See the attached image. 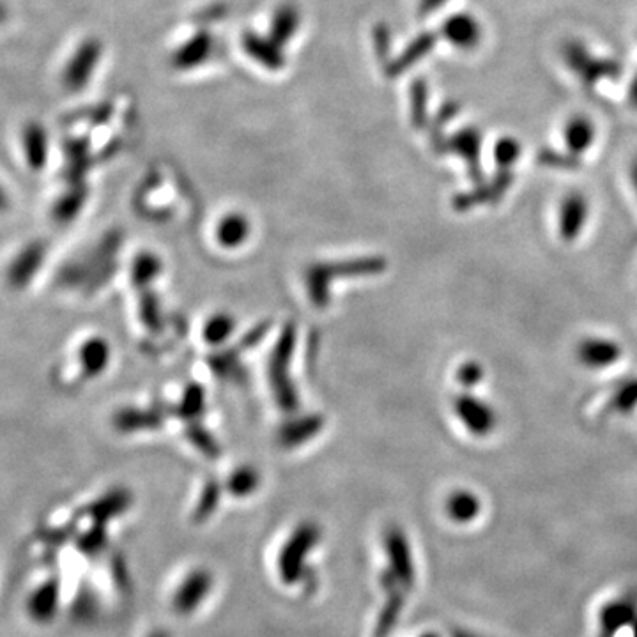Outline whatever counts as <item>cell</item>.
Returning a JSON list of instances; mask_svg holds the SVG:
<instances>
[{
  "label": "cell",
  "mask_w": 637,
  "mask_h": 637,
  "mask_svg": "<svg viewBox=\"0 0 637 637\" xmlns=\"http://www.w3.org/2000/svg\"><path fill=\"white\" fill-rule=\"evenodd\" d=\"M319 540H321V530L315 526L314 522H305L294 530L278 556V574L285 584L305 583L308 586L315 584V579L310 581L312 572L305 561L317 547Z\"/></svg>",
  "instance_id": "1"
},
{
  "label": "cell",
  "mask_w": 637,
  "mask_h": 637,
  "mask_svg": "<svg viewBox=\"0 0 637 637\" xmlns=\"http://www.w3.org/2000/svg\"><path fill=\"white\" fill-rule=\"evenodd\" d=\"M101 57H103V43L98 38H85L75 52L71 54L70 59L64 66L62 71V85L71 91V93H80L84 91L89 82L93 80L94 73L100 66Z\"/></svg>",
  "instance_id": "2"
},
{
  "label": "cell",
  "mask_w": 637,
  "mask_h": 637,
  "mask_svg": "<svg viewBox=\"0 0 637 637\" xmlns=\"http://www.w3.org/2000/svg\"><path fill=\"white\" fill-rule=\"evenodd\" d=\"M383 259H360V261L344 262V264H326L317 266L308 275V285L310 292L317 305H324L326 298V282L331 277H344V275H369V273H379L383 271Z\"/></svg>",
  "instance_id": "3"
},
{
  "label": "cell",
  "mask_w": 637,
  "mask_h": 637,
  "mask_svg": "<svg viewBox=\"0 0 637 637\" xmlns=\"http://www.w3.org/2000/svg\"><path fill=\"white\" fill-rule=\"evenodd\" d=\"M441 36L450 47L461 52H473L484 41V25L473 13H453L441 25Z\"/></svg>",
  "instance_id": "4"
},
{
  "label": "cell",
  "mask_w": 637,
  "mask_h": 637,
  "mask_svg": "<svg viewBox=\"0 0 637 637\" xmlns=\"http://www.w3.org/2000/svg\"><path fill=\"white\" fill-rule=\"evenodd\" d=\"M455 415L459 416L462 425L473 434V436H489L498 427V413L494 411L491 404L485 400L476 399L469 393L459 395L455 402Z\"/></svg>",
  "instance_id": "5"
},
{
  "label": "cell",
  "mask_w": 637,
  "mask_h": 637,
  "mask_svg": "<svg viewBox=\"0 0 637 637\" xmlns=\"http://www.w3.org/2000/svg\"><path fill=\"white\" fill-rule=\"evenodd\" d=\"M590 220V200L581 192H570L558 209V231L565 243H574Z\"/></svg>",
  "instance_id": "6"
},
{
  "label": "cell",
  "mask_w": 637,
  "mask_h": 637,
  "mask_svg": "<svg viewBox=\"0 0 637 637\" xmlns=\"http://www.w3.org/2000/svg\"><path fill=\"white\" fill-rule=\"evenodd\" d=\"M384 547L388 556V568L399 579L404 590H411L415 584V561L407 544L406 535L399 528L386 531Z\"/></svg>",
  "instance_id": "7"
},
{
  "label": "cell",
  "mask_w": 637,
  "mask_h": 637,
  "mask_svg": "<svg viewBox=\"0 0 637 637\" xmlns=\"http://www.w3.org/2000/svg\"><path fill=\"white\" fill-rule=\"evenodd\" d=\"M623 349L616 340L607 337H584L576 347V358L590 370H604L618 363Z\"/></svg>",
  "instance_id": "8"
},
{
  "label": "cell",
  "mask_w": 637,
  "mask_h": 637,
  "mask_svg": "<svg viewBox=\"0 0 637 637\" xmlns=\"http://www.w3.org/2000/svg\"><path fill=\"white\" fill-rule=\"evenodd\" d=\"M213 584H215L213 576L206 568L193 570L177 588L174 595V609L185 616L195 613L204 604V600L208 599L209 593L213 590Z\"/></svg>",
  "instance_id": "9"
},
{
  "label": "cell",
  "mask_w": 637,
  "mask_h": 637,
  "mask_svg": "<svg viewBox=\"0 0 637 637\" xmlns=\"http://www.w3.org/2000/svg\"><path fill=\"white\" fill-rule=\"evenodd\" d=\"M292 344H294V331H292V328H287L282 338H280V344H278L275 356L271 360V379H273V384H275V392H277L280 404L287 407V409L296 407L294 388H292L289 379L285 376L287 363H289V358H291Z\"/></svg>",
  "instance_id": "10"
},
{
  "label": "cell",
  "mask_w": 637,
  "mask_h": 637,
  "mask_svg": "<svg viewBox=\"0 0 637 637\" xmlns=\"http://www.w3.org/2000/svg\"><path fill=\"white\" fill-rule=\"evenodd\" d=\"M561 137L568 149V154L577 158L593 147L597 140V128L590 117L574 116L570 117L563 126Z\"/></svg>",
  "instance_id": "11"
},
{
  "label": "cell",
  "mask_w": 637,
  "mask_h": 637,
  "mask_svg": "<svg viewBox=\"0 0 637 637\" xmlns=\"http://www.w3.org/2000/svg\"><path fill=\"white\" fill-rule=\"evenodd\" d=\"M22 147H24L27 165L32 170L43 169L47 165L48 151H50L47 128L38 121L25 124L22 131Z\"/></svg>",
  "instance_id": "12"
},
{
  "label": "cell",
  "mask_w": 637,
  "mask_h": 637,
  "mask_svg": "<svg viewBox=\"0 0 637 637\" xmlns=\"http://www.w3.org/2000/svg\"><path fill=\"white\" fill-rule=\"evenodd\" d=\"M243 48L254 61L268 70H282L285 59L282 47L271 38H264L255 32H246L243 36Z\"/></svg>",
  "instance_id": "13"
},
{
  "label": "cell",
  "mask_w": 637,
  "mask_h": 637,
  "mask_svg": "<svg viewBox=\"0 0 637 637\" xmlns=\"http://www.w3.org/2000/svg\"><path fill=\"white\" fill-rule=\"evenodd\" d=\"M213 50V39L208 32H197L181 47L177 48L172 57V64L177 70H193L208 61Z\"/></svg>",
  "instance_id": "14"
},
{
  "label": "cell",
  "mask_w": 637,
  "mask_h": 637,
  "mask_svg": "<svg viewBox=\"0 0 637 637\" xmlns=\"http://www.w3.org/2000/svg\"><path fill=\"white\" fill-rule=\"evenodd\" d=\"M45 261V248L41 243H32L25 246L20 254L16 255L15 261L9 266V284L15 287H24L27 282H31L34 275L38 273L39 266Z\"/></svg>",
  "instance_id": "15"
},
{
  "label": "cell",
  "mask_w": 637,
  "mask_h": 637,
  "mask_svg": "<svg viewBox=\"0 0 637 637\" xmlns=\"http://www.w3.org/2000/svg\"><path fill=\"white\" fill-rule=\"evenodd\" d=\"M301 24V16L298 8L294 4H282L271 18V34L269 38L277 41L280 47L287 45L294 34L298 32Z\"/></svg>",
  "instance_id": "16"
},
{
  "label": "cell",
  "mask_w": 637,
  "mask_h": 637,
  "mask_svg": "<svg viewBox=\"0 0 637 637\" xmlns=\"http://www.w3.org/2000/svg\"><path fill=\"white\" fill-rule=\"evenodd\" d=\"M110 360V349L103 338H91L80 349V363L87 376L101 374Z\"/></svg>",
  "instance_id": "17"
},
{
  "label": "cell",
  "mask_w": 637,
  "mask_h": 637,
  "mask_svg": "<svg viewBox=\"0 0 637 637\" xmlns=\"http://www.w3.org/2000/svg\"><path fill=\"white\" fill-rule=\"evenodd\" d=\"M482 503L473 492L455 491L446 501V514L455 522H471L480 515Z\"/></svg>",
  "instance_id": "18"
},
{
  "label": "cell",
  "mask_w": 637,
  "mask_h": 637,
  "mask_svg": "<svg viewBox=\"0 0 637 637\" xmlns=\"http://www.w3.org/2000/svg\"><path fill=\"white\" fill-rule=\"evenodd\" d=\"M404 591L395 590L386 593V602H384L383 611L377 618L376 637H388V634L395 629V625L399 622L400 614L404 609Z\"/></svg>",
  "instance_id": "19"
},
{
  "label": "cell",
  "mask_w": 637,
  "mask_h": 637,
  "mask_svg": "<svg viewBox=\"0 0 637 637\" xmlns=\"http://www.w3.org/2000/svg\"><path fill=\"white\" fill-rule=\"evenodd\" d=\"M434 43H436V39H434V36L429 34V32L420 34V36L402 52L399 59L393 62L392 66H390V73H392V75H400V73H404L409 66H415L416 62L423 59V57L429 54L430 50L434 48Z\"/></svg>",
  "instance_id": "20"
},
{
  "label": "cell",
  "mask_w": 637,
  "mask_h": 637,
  "mask_svg": "<svg viewBox=\"0 0 637 637\" xmlns=\"http://www.w3.org/2000/svg\"><path fill=\"white\" fill-rule=\"evenodd\" d=\"M250 234V223L245 216L229 215L223 218L218 225V239L227 248H236L243 245Z\"/></svg>",
  "instance_id": "21"
},
{
  "label": "cell",
  "mask_w": 637,
  "mask_h": 637,
  "mask_svg": "<svg viewBox=\"0 0 637 637\" xmlns=\"http://www.w3.org/2000/svg\"><path fill=\"white\" fill-rule=\"evenodd\" d=\"M452 149L455 153L461 154L462 158L468 160L471 165V172H478V153H480V133L475 128L462 130L452 139Z\"/></svg>",
  "instance_id": "22"
},
{
  "label": "cell",
  "mask_w": 637,
  "mask_h": 637,
  "mask_svg": "<svg viewBox=\"0 0 637 637\" xmlns=\"http://www.w3.org/2000/svg\"><path fill=\"white\" fill-rule=\"evenodd\" d=\"M634 407H637V377L623 381L614 390L607 404L609 413H620V415H627Z\"/></svg>",
  "instance_id": "23"
},
{
  "label": "cell",
  "mask_w": 637,
  "mask_h": 637,
  "mask_svg": "<svg viewBox=\"0 0 637 637\" xmlns=\"http://www.w3.org/2000/svg\"><path fill=\"white\" fill-rule=\"evenodd\" d=\"M492 154H494V160L498 163L499 169L512 170V167H514L515 163L519 162V158H521V142L514 139V137H501V139L494 144Z\"/></svg>",
  "instance_id": "24"
},
{
  "label": "cell",
  "mask_w": 637,
  "mask_h": 637,
  "mask_svg": "<svg viewBox=\"0 0 637 637\" xmlns=\"http://www.w3.org/2000/svg\"><path fill=\"white\" fill-rule=\"evenodd\" d=\"M234 321L231 315L218 314L209 319L204 330V338L211 346H220L227 338L231 337L234 331Z\"/></svg>",
  "instance_id": "25"
},
{
  "label": "cell",
  "mask_w": 637,
  "mask_h": 637,
  "mask_svg": "<svg viewBox=\"0 0 637 637\" xmlns=\"http://www.w3.org/2000/svg\"><path fill=\"white\" fill-rule=\"evenodd\" d=\"M116 423L123 430L146 429L156 427V423H160V416L151 411H123L117 415Z\"/></svg>",
  "instance_id": "26"
},
{
  "label": "cell",
  "mask_w": 637,
  "mask_h": 637,
  "mask_svg": "<svg viewBox=\"0 0 637 637\" xmlns=\"http://www.w3.org/2000/svg\"><path fill=\"white\" fill-rule=\"evenodd\" d=\"M160 269L162 264L158 257H154L153 254H140L133 264V280L137 285L149 284L153 278L160 275Z\"/></svg>",
  "instance_id": "27"
},
{
  "label": "cell",
  "mask_w": 637,
  "mask_h": 637,
  "mask_svg": "<svg viewBox=\"0 0 637 637\" xmlns=\"http://www.w3.org/2000/svg\"><path fill=\"white\" fill-rule=\"evenodd\" d=\"M257 487H259V475L254 469H238L229 480V491L238 498H245L248 494H252Z\"/></svg>",
  "instance_id": "28"
},
{
  "label": "cell",
  "mask_w": 637,
  "mask_h": 637,
  "mask_svg": "<svg viewBox=\"0 0 637 637\" xmlns=\"http://www.w3.org/2000/svg\"><path fill=\"white\" fill-rule=\"evenodd\" d=\"M85 190L84 188H75L70 190L66 195H62L59 202L55 204V216L61 220H70L77 215L80 208L84 206Z\"/></svg>",
  "instance_id": "29"
},
{
  "label": "cell",
  "mask_w": 637,
  "mask_h": 637,
  "mask_svg": "<svg viewBox=\"0 0 637 637\" xmlns=\"http://www.w3.org/2000/svg\"><path fill=\"white\" fill-rule=\"evenodd\" d=\"M218 499H220V489H218V485H216L215 482H209L204 492H202V498H200L197 510H195V521L208 519L209 515L215 512Z\"/></svg>",
  "instance_id": "30"
},
{
  "label": "cell",
  "mask_w": 637,
  "mask_h": 637,
  "mask_svg": "<svg viewBox=\"0 0 637 637\" xmlns=\"http://www.w3.org/2000/svg\"><path fill=\"white\" fill-rule=\"evenodd\" d=\"M319 429H321V420H319V418H307L305 422L294 423L292 427L285 430V443L296 445V443H300V441L308 438V436L315 434Z\"/></svg>",
  "instance_id": "31"
},
{
  "label": "cell",
  "mask_w": 637,
  "mask_h": 637,
  "mask_svg": "<svg viewBox=\"0 0 637 637\" xmlns=\"http://www.w3.org/2000/svg\"><path fill=\"white\" fill-rule=\"evenodd\" d=\"M202 406H204V392H202V388L195 386V384L188 386L185 399H183V404H181V415L186 416V418L197 416L200 411H202Z\"/></svg>",
  "instance_id": "32"
},
{
  "label": "cell",
  "mask_w": 637,
  "mask_h": 637,
  "mask_svg": "<svg viewBox=\"0 0 637 637\" xmlns=\"http://www.w3.org/2000/svg\"><path fill=\"white\" fill-rule=\"evenodd\" d=\"M484 376V367L476 361H466L457 370V379L464 388H475L476 384L484 379Z\"/></svg>",
  "instance_id": "33"
},
{
  "label": "cell",
  "mask_w": 637,
  "mask_h": 637,
  "mask_svg": "<svg viewBox=\"0 0 637 637\" xmlns=\"http://www.w3.org/2000/svg\"><path fill=\"white\" fill-rule=\"evenodd\" d=\"M188 436L192 439L195 445L199 446L202 452L209 455V457H218V446L215 445V441L209 438L208 434L204 430L197 429L190 430Z\"/></svg>",
  "instance_id": "34"
},
{
  "label": "cell",
  "mask_w": 637,
  "mask_h": 637,
  "mask_svg": "<svg viewBox=\"0 0 637 637\" xmlns=\"http://www.w3.org/2000/svg\"><path fill=\"white\" fill-rule=\"evenodd\" d=\"M446 4H448V0H420L418 13L420 16H430L438 9L445 8Z\"/></svg>",
  "instance_id": "35"
},
{
  "label": "cell",
  "mask_w": 637,
  "mask_h": 637,
  "mask_svg": "<svg viewBox=\"0 0 637 637\" xmlns=\"http://www.w3.org/2000/svg\"><path fill=\"white\" fill-rule=\"evenodd\" d=\"M423 105H425V91H423V87H420L418 89V98H416V107L413 108L416 121H418V117L423 116Z\"/></svg>",
  "instance_id": "36"
},
{
  "label": "cell",
  "mask_w": 637,
  "mask_h": 637,
  "mask_svg": "<svg viewBox=\"0 0 637 637\" xmlns=\"http://www.w3.org/2000/svg\"><path fill=\"white\" fill-rule=\"evenodd\" d=\"M9 208V195L6 188L0 183V211H6Z\"/></svg>",
  "instance_id": "37"
},
{
  "label": "cell",
  "mask_w": 637,
  "mask_h": 637,
  "mask_svg": "<svg viewBox=\"0 0 637 637\" xmlns=\"http://www.w3.org/2000/svg\"><path fill=\"white\" fill-rule=\"evenodd\" d=\"M630 181H632V186H634L637 195V158L630 165Z\"/></svg>",
  "instance_id": "38"
},
{
  "label": "cell",
  "mask_w": 637,
  "mask_h": 637,
  "mask_svg": "<svg viewBox=\"0 0 637 637\" xmlns=\"http://www.w3.org/2000/svg\"><path fill=\"white\" fill-rule=\"evenodd\" d=\"M9 18V9L2 0H0V25L6 24V20Z\"/></svg>",
  "instance_id": "39"
},
{
  "label": "cell",
  "mask_w": 637,
  "mask_h": 637,
  "mask_svg": "<svg viewBox=\"0 0 637 637\" xmlns=\"http://www.w3.org/2000/svg\"><path fill=\"white\" fill-rule=\"evenodd\" d=\"M452 637H480L475 636V634H471V632H462V630H455L453 632Z\"/></svg>",
  "instance_id": "40"
},
{
  "label": "cell",
  "mask_w": 637,
  "mask_h": 637,
  "mask_svg": "<svg viewBox=\"0 0 637 637\" xmlns=\"http://www.w3.org/2000/svg\"><path fill=\"white\" fill-rule=\"evenodd\" d=\"M630 98H632V101H634V103H636L637 105V77H636V80H634V84H632V91H630Z\"/></svg>",
  "instance_id": "41"
},
{
  "label": "cell",
  "mask_w": 637,
  "mask_h": 637,
  "mask_svg": "<svg viewBox=\"0 0 637 637\" xmlns=\"http://www.w3.org/2000/svg\"><path fill=\"white\" fill-rule=\"evenodd\" d=\"M153 637H169L165 632H156Z\"/></svg>",
  "instance_id": "42"
},
{
  "label": "cell",
  "mask_w": 637,
  "mask_h": 637,
  "mask_svg": "<svg viewBox=\"0 0 637 637\" xmlns=\"http://www.w3.org/2000/svg\"><path fill=\"white\" fill-rule=\"evenodd\" d=\"M422 637H439V636H436V634H425V636H422Z\"/></svg>",
  "instance_id": "43"
}]
</instances>
